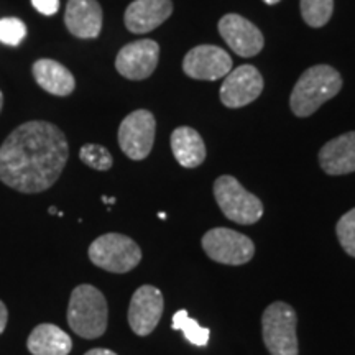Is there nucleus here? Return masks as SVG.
<instances>
[{"instance_id": "f3484780", "label": "nucleus", "mask_w": 355, "mask_h": 355, "mask_svg": "<svg viewBox=\"0 0 355 355\" xmlns=\"http://www.w3.org/2000/svg\"><path fill=\"white\" fill-rule=\"evenodd\" d=\"M32 71L38 86L53 96L66 97L73 94L76 87V81L71 71L55 60L43 58V60L35 61Z\"/></svg>"}, {"instance_id": "a211bd4d", "label": "nucleus", "mask_w": 355, "mask_h": 355, "mask_svg": "<svg viewBox=\"0 0 355 355\" xmlns=\"http://www.w3.org/2000/svg\"><path fill=\"white\" fill-rule=\"evenodd\" d=\"M171 152L181 166L198 168L206 159V145L191 127H178L171 133Z\"/></svg>"}, {"instance_id": "b1692460", "label": "nucleus", "mask_w": 355, "mask_h": 355, "mask_svg": "<svg viewBox=\"0 0 355 355\" xmlns=\"http://www.w3.org/2000/svg\"><path fill=\"white\" fill-rule=\"evenodd\" d=\"M26 37V25L17 17L0 20V43L7 46H19Z\"/></svg>"}, {"instance_id": "bb28decb", "label": "nucleus", "mask_w": 355, "mask_h": 355, "mask_svg": "<svg viewBox=\"0 0 355 355\" xmlns=\"http://www.w3.org/2000/svg\"><path fill=\"white\" fill-rule=\"evenodd\" d=\"M84 355H117V354L112 352V350H109V349H92Z\"/></svg>"}, {"instance_id": "aec40b11", "label": "nucleus", "mask_w": 355, "mask_h": 355, "mask_svg": "<svg viewBox=\"0 0 355 355\" xmlns=\"http://www.w3.org/2000/svg\"><path fill=\"white\" fill-rule=\"evenodd\" d=\"M173 329L183 332L188 343L198 345V347H204V345H207V343H209L211 331L207 327H202L193 318H189L186 309H180L173 316Z\"/></svg>"}, {"instance_id": "f8f14e48", "label": "nucleus", "mask_w": 355, "mask_h": 355, "mask_svg": "<svg viewBox=\"0 0 355 355\" xmlns=\"http://www.w3.org/2000/svg\"><path fill=\"white\" fill-rule=\"evenodd\" d=\"M219 33L230 50L242 58H252L263 50V33L250 20L237 13L222 17Z\"/></svg>"}, {"instance_id": "412c9836", "label": "nucleus", "mask_w": 355, "mask_h": 355, "mask_svg": "<svg viewBox=\"0 0 355 355\" xmlns=\"http://www.w3.org/2000/svg\"><path fill=\"white\" fill-rule=\"evenodd\" d=\"M301 17L306 25L321 28L331 20L334 10V0H301Z\"/></svg>"}, {"instance_id": "7ed1b4c3", "label": "nucleus", "mask_w": 355, "mask_h": 355, "mask_svg": "<svg viewBox=\"0 0 355 355\" xmlns=\"http://www.w3.org/2000/svg\"><path fill=\"white\" fill-rule=\"evenodd\" d=\"M107 301L92 285H79L71 293L68 306L69 327L84 339H97L107 329Z\"/></svg>"}, {"instance_id": "5701e85b", "label": "nucleus", "mask_w": 355, "mask_h": 355, "mask_svg": "<svg viewBox=\"0 0 355 355\" xmlns=\"http://www.w3.org/2000/svg\"><path fill=\"white\" fill-rule=\"evenodd\" d=\"M336 234L345 254L355 259V207L340 217L336 225Z\"/></svg>"}, {"instance_id": "dca6fc26", "label": "nucleus", "mask_w": 355, "mask_h": 355, "mask_svg": "<svg viewBox=\"0 0 355 355\" xmlns=\"http://www.w3.org/2000/svg\"><path fill=\"white\" fill-rule=\"evenodd\" d=\"M319 165L331 176L355 171V130L336 137L319 150Z\"/></svg>"}, {"instance_id": "9b49d317", "label": "nucleus", "mask_w": 355, "mask_h": 355, "mask_svg": "<svg viewBox=\"0 0 355 355\" xmlns=\"http://www.w3.org/2000/svg\"><path fill=\"white\" fill-rule=\"evenodd\" d=\"M159 60V46L153 40H140L128 43L115 58V69L123 78L141 81L150 78L157 69Z\"/></svg>"}, {"instance_id": "c756f323", "label": "nucleus", "mask_w": 355, "mask_h": 355, "mask_svg": "<svg viewBox=\"0 0 355 355\" xmlns=\"http://www.w3.org/2000/svg\"><path fill=\"white\" fill-rule=\"evenodd\" d=\"M50 214H56V207H50Z\"/></svg>"}, {"instance_id": "0eeeda50", "label": "nucleus", "mask_w": 355, "mask_h": 355, "mask_svg": "<svg viewBox=\"0 0 355 355\" xmlns=\"http://www.w3.org/2000/svg\"><path fill=\"white\" fill-rule=\"evenodd\" d=\"M202 248L211 260L224 265L248 263L255 255V245L247 235L232 229L216 227L204 234Z\"/></svg>"}, {"instance_id": "f03ea898", "label": "nucleus", "mask_w": 355, "mask_h": 355, "mask_svg": "<svg viewBox=\"0 0 355 355\" xmlns=\"http://www.w3.org/2000/svg\"><path fill=\"white\" fill-rule=\"evenodd\" d=\"M343 89V78L329 64H316L306 69L290 96V107L296 117H309L339 94Z\"/></svg>"}, {"instance_id": "4468645a", "label": "nucleus", "mask_w": 355, "mask_h": 355, "mask_svg": "<svg viewBox=\"0 0 355 355\" xmlns=\"http://www.w3.org/2000/svg\"><path fill=\"white\" fill-rule=\"evenodd\" d=\"M173 13L171 0H135L127 7L123 21L128 32L141 35L158 28Z\"/></svg>"}, {"instance_id": "cd10ccee", "label": "nucleus", "mask_w": 355, "mask_h": 355, "mask_svg": "<svg viewBox=\"0 0 355 355\" xmlns=\"http://www.w3.org/2000/svg\"><path fill=\"white\" fill-rule=\"evenodd\" d=\"M266 6H277L278 2H282V0H263Z\"/></svg>"}, {"instance_id": "6e6552de", "label": "nucleus", "mask_w": 355, "mask_h": 355, "mask_svg": "<svg viewBox=\"0 0 355 355\" xmlns=\"http://www.w3.org/2000/svg\"><path fill=\"white\" fill-rule=\"evenodd\" d=\"M157 121L150 110L140 109L128 114L119 127V145L130 159L140 162L152 152Z\"/></svg>"}, {"instance_id": "c85d7f7f", "label": "nucleus", "mask_w": 355, "mask_h": 355, "mask_svg": "<svg viewBox=\"0 0 355 355\" xmlns=\"http://www.w3.org/2000/svg\"><path fill=\"white\" fill-rule=\"evenodd\" d=\"M2 105H3V96H2V91H0V110H2Z\"/></svg>"}, {"instance_id": "6ab92c4d", "label": "nucleus", "mask_w": 355, "mask_h": 355, "mask_svg": "<svg viewBox=\"0 0 355 355\" xmlns=\"http://www.w3.org/2000/svg\"><path fill=\"white\" fill-rule=\"evenodd\" d=\"M26 347L33 355H68L73 340L55 324H40L30 334Z\"/></svg>"}, {"instance_id": "1a4fd4ad", "label": "nucleus", "mask_w": 355, "mask_h": 355, "mask_svg": "<svg viewBox=\"0 0 355 355\" xmlns=\"http://www.w3.org/2000/svg\"><path fill=\"white\" fill-rule=\"evenodd\" d=\"M232 69V58L229 53L214 44H199L183 60V71L188 78L198 81H217L225 78Z\"/></svg>"}, {"instance_id": "4be33fe9", "label": "nucleus", "mask_w": 355, "mask_h": 355, "mask_svg": "<svg viewBox=\"0 0 355 355\" xmlns=\"http://www.w3.org/2000/svg\"><path fill=\"white\" fill-rule=\"evenodd\" d=\"M79 158H81L84 165L97 171H107L114 165L112 155H110L109 150L97 144L83 145L81 152H79Z\"/></svg>"}, {"instance_id": "39448f33", "label": "nucleus", "mask_w": 355, "mask_h": 355, "mask_svg": "<svg viewBox=\"0 0 355 355\" xmlns=\"http://www.w3.org/2000/svg\"><path fill=\"white\" fill-rule=\"evenodd\" d=\"M214 198L222 214L242 225L255 224L263 216V204L248 193L234 176H219L214 183Z\"/></svg>"}, {"instance_id": "2eb2a0df", "label": "nucleus", "mask_w": 355, "mask_h": 355, "mask_svg": "<svg viewBox=\"0 0 355 355\" xmlns=\"http://www.w3.org/2000/svg\"><path fill=\"white\" fill-rule=\"evenodd\" d=\"M102 8L97 0H69L66 6L64 24L76 38H97L102 30Z\"/></svg>"}, {"instance_id": "393cba45", "label": "nucleus", "mask_w": 355, "mask_h": 355, "mask_svg": "<svg viewBox=\"0 0 355 355\" xmlns=\"http://www.w3.org/2000/svg\"><path fill=\"white\" fill-rule=\"evenodd\" d=\"M33 7L43 15H55L60 10V0H32Z\"/></svg>"}, {"instance_id": "a878e982", "label": "nucleus", "mask_w": 355, "mask_h": 355, "mask_svg": "<svg viewBox=\"0 0 355 355\" xmlns=\"http://www.w3.org/2000/svg\"><path fill=\"white\" fill-rule=\"evenodd\" d=\"M7 321H8V311H7V306L0 301V334H2L3 331H6L7 327Z\"/></svg>"}, {"instance_id": "f257e3e1", "label": "nucleus", "mask_w": 355, "mask_h": 355, "mask_svg": "<svg viewBox=\"0 0 355 355\" xmlns=\"http://www.w3.org/2000/svg\"><path fill=\"white\" fill-rule=\"evenodd\" d=\"M68 157V140L56 125L21 123L0 146V181L20 193H43L61 176Z\"/></svg>"}, {"instance_id": "423d86ee", "label": "nucleus", "mask_w": 355, "mask_h": 355, "mask_svg": "<svg viewBox=\"0 0 355 355\" xmlns=\"http://www.w3.org/2000/svg\"><path fill=\"white\" fill-rule=\"evenodd\" d=\"M89 259L110 273H127L141 260L139 243L122 234H104L89 247Z\"/></svg>"}, {"instance_id": "ddd939ff", "label": "nucleus", "mask_w": 355, "mask_h": 355, "mask_svg": "<svg viewBox=\"0 0 355 355\" xmlns=\"http://www.w3.org/2000/svg\"><path fill=\"white\" fill-rule=\"evenodd\" d=\"M163 295L158 288L144 285L133 293L128 306V324L137 336H148L158 326L162 319Z\"/></svg>"}, {"instance_id": "20e7f679", "label": "nucleus", "mask_w": 355, "mask_h": 355, "mask_svg": "<svg viewBox=\"0 0 355 355\" xmlns=\"http://www.w3.org/2000/svg\"><path fill=\"white\" fill-rule=\"evenodd\" d=\"M298 316L295 309L283 301H275L263 311L261 332L265 347L272 355H298V337H296Z\"/></svg>"}, {"instance_id": "9d476101", "label": "nucleus", "mask_w": 355, "mask_h": 355, "mask_svg": "<svg viewBox=\"0 0 355 355\" xmlns=\"http://www.w3.org/2000/svg\"><path fill=\"white\" fill-rule=\"evenodd\" d=\"M263 91V78L255 66L242 64L230 71L220 86V101L225 107L241 109L252 104Z\"/></svg>"}]
</instances>
